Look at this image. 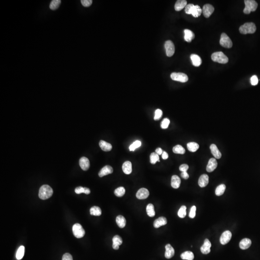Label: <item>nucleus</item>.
Segmentation results:
<instances>
[{
  "label": "nucleus",
  "mask_w": 260,
  "mask_h": 260,
  "mask_svg": "<svg viewBox=\"0 0 260 260\" xmlns=\"http://www.w3.org/2000/svg\"><path fill=\"white\" fill-rule=\"evenodd\" d=\"M146 212L147 215L151 217H153L155 215L154 206L152 204H148L146 207Z\"/></svg>",
  "instance_id": "32"
},
{
  "label": "nucleus",
  "mask_w": 260,
  "mask_h": 260,
  "mask_svg": "<svg viewBox=\"0 0 260 260\" xmlns=\"http://www.w3.org/2000/svg\"><path fill=\"white\" fill-rule=\"evenodd\" d=\"M244 3L245 7L243 12L246 14H249L251 12L255 11L258 7L257 2L254 0H245Z\"/></svg>",
  "instance_id": "4"
},
{
  "label": "nucleus",
  "mask_w": 260,
  "mask_h": 260,
  "mask_svg": "<svg viewBox=\"0 0 260 260\" xmlns=\"http://www.w3.org/2000/svg\"><path fill=\"white\" fill-rule=\"evenodd\" d=\"M25 253V247L23 246H20L18 248L16 254V258L18 260H19L22 259Z\"/></svg>",
  "instance_id": "36"
},
{
  "label": "nucleus",
  "mask_w": 260,
  "mask_h": 260,
  "mask_svg": "<svg viewBox=\"0 0 260 260\" xmlns=\"http://www.w3.org/2000/svg\"><path fill=\"white\" fill-rule=\"evenodd\" d=\"M217 162L215 158H211L209 161L206 167V170L209 173L213 172L217 167Z\"/></svg>",
  "instance_id": "13"
},
{
  "label": "nucleus",
  "mask_w": 260,
  "mask_h": 260,
  "mask_svg": "<svg viewBox=\"0 0 260 260\" xmlns=\"http://www.w3.org/2000/svg\"><path fill=\"white\" fill-rule=\"evenodd\" d=\"M168 154H167V152H165V151H163V154H162V158H163V160H167L168 158Z\"/></svg>",
  "instance_id": "53"
},
{
  "label": "nucleus",
  "mask_w": 260,
  "mask_h": 260,
  "mask_svg": "<svg viewBox=\"0 0 260 260\" xmlns=\"http://www.w3.org/2000/svg\"><path fill=\"white\" fill-rule=\"evenodd\" d=\"M199 146L197 143L190 142L187 144V147L188 150L190 152H195L198 150Z\"/></svg>",
  "instance_id": "31"
},
{
  "label": "nucleus",
  "mask_w": 260,
  "mask_h": 260,
  "mask_svg": "<svg viewBox=\"0 0 260 260\" xmlns=\"http://www.w3.org/2000/svg\"><path fill=\"white\" fill-rule=\"evenodd\" d=\"M181 258L183 260H193L194 258V255L192 252L186 251L181 255Z\"/></svg>",
  "instance_id": "29"
},
{
  "label": "nucleus",
  "mask_w": 260,
  "mask_h": 260,
  "mask_svg": "<svg viewBox=\"0 0 260 260\" xmlns=\"http://www.w3.org/2000/svg\"><path fill=\"white\" fill-rule=\"evenodd\" d=\"M99 146L102 150L106 151V152L110 151L111 150L112 148V145L110 143L105 141H103V140L100 141V142H99Z\"/></svg>",
  "instance_id": "25"
},
{
  "label": "nucleus",
  "mask_w": 260,
  "mask_h": 260,
  "mask_svg": "<svg viewBox=\"0 0 260 260\" xmlns=\"http://www.w3.org/2000/svg\"><path fill=\"white\" fill-rule=\"evenodd\" d=\"M187 5V1L186 0H178L176 2L174 8L176 11H180Z\"/></svg>",
  "instance_id": "24"
},
{
  "label": "nucleus",
  "mask_w": 260,
  "mask_h": 260,
  "mask_svg": "<svg viewBox=\"0 0 260 260\" xmlns=\"http://www.w3.org/2000/svg\"><path fill=\"white\" fill-rule=\"evenodd\" d=\"M171 79L173 81H180L181 83H186L188 81V77L186 74L184 73L173 72L171 75Z\"/></svg>",
  "instance_id": "7"
},
{
  "label": "nucleus",
  "mask_w": 260,
  "mask_h": 260,
  "mask_svg": "<svg viewBox=\"0 0 260 260\" xmlns=\"http://www.w3.org/2000/svg\"><path fill=\"white\" fill-rule=\"evenodd\" d=\"M239 32L241 34H253L256 31V27L253 22H248L240 26Z\"/></svg>",
  "instance_id": "2"
},
{
  "label": "nucleus",
  "mask_w": 260,
  "mask_h": 260,
  "mask_svg": "<svg viewBox=\"0 0 260 260\" xmlns=\"http://www.w3.org/2000/svg\"><path fill=\"white\" fill-rule=\"evenodd\" d=\"M53 194V189L49 186L47 185H43L39 190V197L42 200H45L50 198Z\"/></svg>",
  "instance_id": "1"
},
{
  "label": "nucleus",
  "mask_w": 260,
  "mask_h": 260,
  "mask_svg": "<svg viewBox=\"0 0 260 260\" xmlns=\"http://www.w3.org/2000/svg\"><path fill=\"white\" fill-rule=\"evenodd\" d=\"M90 214L92 216H100L102 214L101 209L99 207L94 206L90 209Z\"/></svg>",
  "instance_id": "34"
},
{
  "label": "nucleus",
  "mask_w": 260,
  "mask_h": 260,
  "mask_svg": "<svg viewBox=\"0 0 260 260\" xmlns=\"http://www.w3.org/2000/svg\"><path fill=\"white\" fill-rule=\"evenodd\" d=\"M80 166L84 171H87L90 167V161L88 158L83 156L79 161Z\"/></svg>",
  "instance_id": "15"
},
{
  "label": "nucleus",
  "mask_w": 260,
  "mask_h": 260,
  "mask_svg": "<svg viewBox=\"0 0 260 260\" xmlns=\"http://www.w3.org/2000/svg\"><path fill=\"white\" fill-rule=\"evenodd\" d=\"M112 241H113L112 247L115 250H118L119 248V246L121 245L123 243V239L120 236L118 235H115L114 237H113Z\"/></svg>",
  "instance_id": "18"
},
{
  "label": "nucleus",
  "mask_w": 260,
  "mask_h": 260,
  "mask_svg": "<svg viewBox=\"0 0 260 260\" xmlns=\"http://www.w3.org/2000/svg\"><path fill=\"white\" fill-rule=\"evenodd\" d=\"M181 182V179L177 176L174 175L172 177L171 186L172 187H173L174 189H177L180 187Z\"/></svg>",
  "instance_id": "22"
},
{
  "label": "nucleus",
  "mask_w": 260,
  "mask_h": 260,
  "mask_svg": "<svg viewBox=\"0 0 260 260\" xmlns=\"http://www.w3.org/2000/svg\"><path fill=\"white\" fill-rule=\"evenodd\" d=\"M150 195L149 191L145 188H140L137 193V198L139 199H145Z\"/></svg>",
  "instance_id": "11"
},
{
  "label": "nucleus",
  "mask_w": 260,
  "mask_h": 260,
  "mask_svg": "<svg viewBox=\"0 0 260 260\" xmlns=\"http://www.w3.org/2000/svg\"><path fill=\"white\" fill-rule=\"evenodd\" d=\"M73 235L78 239L83 238L85 235V231L80 224H75L72 227Z\"/></svg>",
  "instance_id": "6"
},
{
  "label": "nucleus",
  "mask_w": 260,
  "mask_h": 260,
  "mask_svg": "<svg viewBox=\"0 0 260 260\" xmlns=\"http://www.w3.org/2000/svg\"><path fill=\"white\" fill-rule=\"evenodd\" d=\"M185 41L188 42H190L195 38V34L192 31L188 29H186L184 31Z\"/></svg>",
  "instance_id": "23"
},
{
  "label": "nucleus",
  "mask_w": 260,
  "mask_h": 260,
  "mask_svg": "<svg viewBox=\"0 0 260 260\" xmlns=\"http://www.w3.org/2000/svg\"><path fill=\"white\" fill-rule=\"evenodd\" d=\"M141 142L139 140L135 141L131 146H130V151H133L135 150V149H137V148L140 147V146H141Z\"/></svg>",
  "instance_id": "41"
},
{
  "label": "nucleus",
  "mask_w": 260,
  "mask_h": 260,
  "mask_svg": "<svg viewBox=\"0 0 260 260\" xmlns=\"http://www.w3.org/2000/svg\"><path fill=\"white\" fill-rule=\"evenodd\" d=\"M123 170L125 174H131L132 172V163L129 161H125L123 164Z\"/></svg>",
  "instance_id": "27"
},
{
  "label": "nucleus",
  "mask_w": 260,
  "mask_h": 260,
  "mask_svg": "<svg viewBox=\"0 0 260 260\" xmlns=\"http://www.w3.org/2000/svg\"><path fill=\"white\" fill-rule=\"evenodd\" d=\"M226 186L224 184H221V185L218 186L216 190V194L217 196H221L222 195L224 194V192L225 190Z\"/></svg>",
  "instance_id": "33"
},
{
  "label": "nucleus",
  "mask_w": 260,
  "mask_h": 260,
  "mask_svg": "<svg viewBox=\"0 0 260 260\" xmlns=\"http://www.w3.org/2000/svg\"><path fill=\"white\" fill-rule=\"evenodd\" d=\"M181 176L183 178H184V179H188L189 178V174H188L187 172H182L181 174Z\"/></svg>",
  "instance_id": "51"
},
{
  "label": "nucleus",
  "mask_w": 260,
  "mask_h": 260,
  "mask_svg": "<svg viewBox=\"0 0 260 260\" xmlns=\"http://www.w3.org/2000/svg\"><path fill=\"white\" fill-rule=\"evenodd\" d=\"M186 215V207L182 206L181 207L178 212V216L181 218H185Z\"/></svg>",
  "instance_id": "40"
},
{
  "label": "nucleus",
  "mask_w": 260,
  "mask_h": 260,
  "mask_svg": "<svg viewBox=\"0 0 260 260\" xmlns=\"http://www.w3.org/2000/svg\"><path fill=\"white\" fill-rule=\"evenodd\" d=\"M160 158L159 155L156 153H152L150 156V162L152 164H155L156 162H160Z\"/></svg>",
  "instance_id": "38"
},
{
  "label": "nucleus",
  "mask_w": 260,
  "mask_h": 260,
  "mask_svg": "<svg viewBox=\"0 0 260 260\" xmlns=\"http://www.w3.org/2000/svg\"><path fill=\"white\" fill-rule=\"evenodd\" d=\"M173 153L179 154H184L186 152L185 148L183 147L182 146L179 145H176L174 146L173 148Z\"/></svg>",
  "instance_id": "35"
},
{
  "label": "nucleus",
  "mask_w": 260,
  "mask_h": 260,
  "mask_svg": "<svg viewBox=\"0 0 260 260\" xmlns=\"http://www.w3.org/2000/svg\"><path fill=\"white\" fill-rule=\"evenodd\" d=\"M165 257L167 259H171L174 256V248L171 246V245L168 244L165 246Z\"/></svg>",
  "instance_id": "17"
},
{
  "label": "nucleus",
  "mask_w": 260,
  "mask_h": 260,
  "mask_svg": "<svg viewBox=\"0 0 260 260\" xmlns=\"http://www.w3.org/2000/svg\"><path fill=\"white\" fill-rule=\"evenodd\" d=\"M188 168H189V166H188L187 164H182V165H181L180 167H179V169L182 172H187Z\"/></svg>",
  "instance_id": "49"
},
{
  "label": "nucleus",
  "mask_w": 260,
  "mask_h": 260,
  "mask_svg": "<svg viewBox=\"0 0 260 260\" xmlns=\"http://www.w3.org/2000/svg\"><path fill=\"white\" fill-rule=\"evenodd\" d=\"M167 223V220L164 217H160L155 221L154 222V226L158 229L160 226L165 225Z\"/></svg>",
  "instance_id": "21"
},
{
  "label": "nucleus",
  "mask_w": 260,
  "mask_h": 260,
  "mask_svg": "<svg viewBox=\"0 0 260 260\" xmlns=\"http://www.w3.org/2000/svg\"><path fill=\"white\" fill-rule=\"evenodd\" d=\"M251 83L252 85H253V86L256 85L258 84V79L256 76L253 75L251 77Z\"/></svg>",
  "instance_id": "47"
},
{
  "label": "nucleus",
  "mask_w": 260,
  "mask_h": 260,
  "mask_svg": "<svg viewBox=\"0 0 260 260\" xmlns=\"http://www.w3.org/2000/svg\"><path fill=\"white\" fill-rule=\"evenodd\" d=\"M252 244V241L251 239L247 238H245L242 239L239 243V247L243 250L248 249L250 247Z\"/></svg>",
  "instance_id": "19"
},
{
  "label": "nucleus",
  "mask_w": 260,
  "mask_h": 260,
  "mask_svg": "<svg viewBox=\"0 0 260 260\" xmlns=\"http://www.w3.org/2000/svg\"><path fill=\"white\" fill-rule=\"evenodd\" d=\"M199 186L200 187H204L209 184V176L206 174H202L199 178L198 182Z\"/></svg>",
  "instance_id": "16"
},
{
  "label": "nucleus",
  "mask_w": 260,
  "mask_h": 260,
  "mask_svg": "<svg viewBox=\"0 0 260 260\" xmlns=\"http://www.w3.org/2000/svg\"><path fill=\"white\" fill-rule=\"evenodd\" d=\"M232 238V233L229 230H226L222 234L220 237V243L222 245H225L229 242Z\"/></svg>",
  "instance_id": "9"
},
{
  "label": "nucleus",
  "mask_w": 260,
  "mask_h": 260,
  "mask_svg": "<svg viewBox=\"0 0 260 260\" xmlns=\"http://www.w3.org/2000/svg\"><path fill=\"white\" fill-rule=\"evenodd\" d=\"M117 224L119 227L120 228H124L125 227L126 224V221L124 217L122 216H118L117 217L116 220Z\"/></svg>",
  "instance_id": "28"
},
{
  "label": "nucleus",
  "mask_w": 260,
  "mask_h": 260,
  "mask_svg": "<svg viewBox=\"0 0 260 260\" xmlns=\"http://www.w3.org/2000/svg\"><path fill=\"white\" fill-rule=\"evenodd\" d=\"M210 150L212 154L213 155L215 159H219L221 158L222 154L218 148L217 147L216 145L215 144H212L210 146Z\"/></svg>",
  "instance_id": "20"
},
{
  "label": "nucleus",
  "mask_w": 260,
  "mask_h": 260,
  "mask_svg": "<svg viewBox=\"0 0 260 260\" xmlns=\"http://www.w3.org/2000/svg\"><path fill=\"white\" fill-rule=\"evenodd\" d=\"M220 44L222 46L226 48H231L233 46L232 41L225 33H222L221 35Z\"/></svg>",
  "instance_id": "5"
},
{
  "label": "nucleus",
  "mask_w": 260,
  "mask_h": 260,
  "mask_svg": "<svg viewBox=\"0 0 260 260\" xmlns=\"http://www.w3.org/2000/svg\"><path fill=\"white\" fill-rule=\"evenodd\" d=\"M163 152V151L162 149H161V148H160V147L156 148L155 150L156 153L157 154L159 155H160L162 154Z\"/></svg>",
  "instance_id": "52"
},
{
  "label": "nucleus",
  "mask_w": 260,
  "mask_h": 260,
  "mask_svg": "<svg viewBox=\"0 0 260 260\" xmlns=\"http://www.w3.org/2000/svg\"><path fill=\"white\" fill-rule=\"evenodd\" d=\"M194 6V5L193 4H188L186 6L185 8V12L187 14H191L192 13V9H193V7Z\"/></svg>",
  "instance_id": "44"
},
{
  "label": "nucleus",
  "mask_w": 260,
  "mask_h": 260,
  "mask_svg": "<svg viewBox=\"0 0 260 260\" xmlns=\"http://www.w3.org/2000/svg\"><path fill=\"white\" fill-rule=\"evenodd\" d=\"M211 246L212 244L209 240L207 239H205L203 244L200 248V251L202 253L204 254H209L211 252Z\"/></svg>",
  "instance_id": "12"
},
{
  "label": "nucleus",
  "mask_w": 260,
  "mask_h": 260,
  "mask_svg": "<svg viewBox=\"0 0 260 260\" xmlns=\"http://www.w3.org/2000/svg\"><path fill=\"white\" fill-rule=\"evenodd\" d=\"M164 46L167 57H172L175 52V47L173 41L170 40L167 41L165 42Z\"/></svg>",
  "instance_id": "8"
},
{
  "label": "nucleus",
  "mask_w": 260,
  "mask_h": 260,
  "mask_svg": "<svg viewBox=\"0 0 260 260\" xmlns=\"http://www.w3.org/2000/svg\"><path fill=\"white\" fill-rule=\"evenodd\" d=\"M202 13V11L200 6H199L198 5H196L193 7L191 15L195 18H198L201 15Z\"/></svg>",
  "instance_id": "30"
},
{
  "label": "nucleus",
  "mask_w": 260,
  "mask_h": 260,
  "mask_svg": "<svg viewBox=\"0 0 260 260\" xmlns=\"http://www.w3.org/2000/svg\"><path fill=\"white\" fill-rule=\"evenodd\" d=\"M169 123H170V121L168 119L165 118V119H164L163 121L161 122V128L163 129H167L169 125Z\"/></svg>",
  "instance_id": "43"
},
{
  "label": "nucleus",
  "mask_w": 260,
  "mask_h": 260,
  "mask_svg": "<svg viewBox=\"0 0 260 260\" xmlns=\"http://www.w3.org/2000/svg\"><path fill=\"white\" fill-rule=\"evenodd\" d=\"M163 111L161 110L158 109L155 111V112L154 120H158L161 118V117L163 116Z\"/></svg>",
  "instance_id": "42"
},
{
  "label": "nucleus",
  "mask_w": 260,
  "mask_h": 260,
  "mask_svg": "<svg viewBox=\"0 0 260 260\" xmlns=\"http://www.w3.org/2000/svg\"><path fill=\"white\" fill-rule=\"evenodd\" d=\"M113 172V168L111 166H109V165H107L105 167H103L102 169L100 170L98 173V176L100 177H102L104 176H107L108 174L112 173Z\"/></svg>",
  "instance_id": "14"
},
{
  "label": "nucleus",
  "mask_w": 260,
  "mask_h": 260,
  "mask_svg": "<svg viewBox=\"0 0 260 260\" xmlns=\"http://www.w3.org/2000/svg\"><path fill=\"white\" fill-rule=\"evenodd\" d=\"M75 192L77 194H80L81 193H84L85 187H81V186L77 187L75 188Z\"/></svg>",
  "instance_id": "48"
},
{
  "label": "nucleus",
  "mask_w": 260,
  "mask_h": 260,
  "mask_svg": "<svg viewBox=\"0 0 260 260\" xmlns=\"http://www.w3.org/2000/svg\"><path fill=\"white\" fill-rule=\"evenodd\" d=\"M93 2L92 0H81V3L84 7H89L91 6Z\"/></svg>",
  "instance_id": "46"
},
{
  "label": "nucleus",
  "mask_w": 260,
  "mask_h": 260,
  "mask_svg": "<svg viewBox=\"0 0 260 260\" xmlns=\"http://www.w3.org/2000/svg\"><path fill=\"white\" fill-rule=\"evenodd\" d=\"M125 189L123 187H119L116 188L114 191V194L117 197H123L125 194Z\"/></svg>",
  "instance_id": "39"
},
{
  "label": "nucleus",
  "mask_w": 260,
  "mask_h": 260,
  "mask_svg": "<svg viewBox=\"0 0 260 260\" xmlns=\"http://www.w3.org/2000/svg\"><path fill=\"white\" fill-rule=\"evenodd\" d=\"M62 260H73V258L71 254L66 253L63 256Z\"/></svg>",
  "instance_id": "50"
},
{
  "label": "nucleus",
  "mask_w": 260,
  "mask_h": 260,
  "mask_svg": "<svg viewBox=\"0 0 260 260\" xmlns=\"http://www.w3.org/2000/svg\"><path fill=\"white\" fill-rule=\"evenodd\" d=\"M196 207L195 206H192L190 211L189 216L190 218H195L196 216Z\"/></svg>",
  "instance_id": "45"
},
{
  "label": "nucleus",
  "mask_w": 260,
  "mask_h": 260,
  "mask_svg": "<svg viewBox=\"0 0 260 260\" xmlns=\"http://www.w3.org/2000/svg\"><path fill=\"white\" fill-rule=\"evenodd\" d=\"M61 1L60 0H53L50 5V8L52 10H55L60 6Z\"/></svg>",
  "instance_id": "37"
},
{
  "label": "nucleus",
  "mask_w": 260,
  "mask_h": 260,
  "mask_svg": "<svg viewBox=\"0 0 260 260\" xmlns=\"http://www.w3.org/2000/svg\"><path fill=\"white\" fill-rule=\"evenodd\" d=\"M212 61L220 64H226L229 62V58L222 52L213 53L211 56Z\"/></svg>",
  "instance_id": "3"
},
{
  "label": "nucleus",
  "mask_w": 260,
  "mask_h": 260,
  "mask_svg": "<svg viewBox=\"0 0 260 260\" xmlns=\"http://www.w3.org/2000/svg\"><path fill=\"white\" fill-rule=\"evenodd\" d=\"M202 11L204 16L206 18H209L214 12V8L212 5L206 4L204 5Z\"/></svg>",
  "instance_id": "10"
},
{
  "label": "nucleus",
  "mask_w": 260,
  "mask_h": 260,
  "mask_svg": "<svg viewBox=\"0 0 260 260\" xmlns=\"http://www.w3.org/2000/svg\"><path fill=\"white\" fill-rule=\"evenodd\" d=\"M190 58L193 66H194L195 67H199L201 65L202 63V60L199 55L192 54L191 55Z\"/></svg>",
  "instance_id": "26"
}]
</instances>
